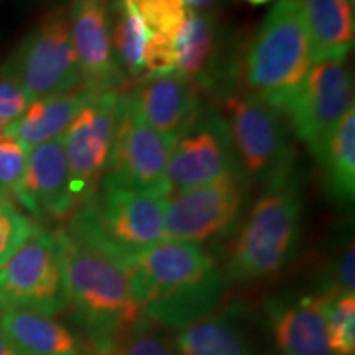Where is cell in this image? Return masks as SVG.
Masks as SVG:
<instances>
[{
	"label": "cell",
	"instance_id": "1",
	"mask_svg": "<svg viewBox=\"0 0 355 355\" xmlns=\"http://www.w3.org/2000/svg\"><path fill=\"white\" fill-rule=\"evenodd\" d=\"M146 319L170 327L201 321L219 304L224 277L199 243L162 241L123 263Z\"/></svg>",
	"mask_w": 355,
	"mask_h": 355
},
{
	"label": "cell",
	"instance_id": "2",
	"mask_svg": "<svg viewBox=\"0 0 355 355\" xmlns=\"http://www.w3.org/2000/svg\"><path fill=\"white\" fill-rule=\"evenodd\" d=\"M60 235L68 303L78 311L94 344L109 343L145 324L122 261L92 239L69 230H60Z\"/></svg>",
	"mask_w": 355,
	"mask_h": 355
},
{
	"label": "cell",
	"instance_id": "3",
	"mask_svg": "<svg viewBox=\"0 0 355 355\" xmlns=\"http://www.w3.org/2000/svg\"><path fill=\"white\" fill-rule=\"evenodd\" d=\"M313 64L298 0H278L234 64L239 89L283 112Z\"/></svg>",
	"mask_w": 355,
	"mask_h": 355
},
{
	"label": "cell",
	"instance_id": "4",
	"mask_svg": "<svg viewBox=\"0 0 355 355\" xmlns=\"http://www.w3.org/2000/svg\"><path fill=\"white\" fill-rule=\"evenodd\" d=\"M166 196L101 180L94 198L79 204L64 230L92 239L125 263L163 241Z\"/></svg>",
	"mask_w": 355,
	"mask_h": 355
},
{
	"label": "cell",
	"instance_id": "5",
	"mask_svg": "<svg viewBox=\"0 0 355 355\" xmlns=\"http://www.w3.org/2000/svg\"><path fill=\"white\" fill-rule=\"evenodd\" d=\"M301 234V193L296 178L261 191L235 239L227 277L254 282L273 277L290 263Z\"/></svg>",
	"mask_w": 355,
	"mask_h": 355
},
{
	"label": "cell",
	"instance_id": "6",
	"mask_svg": "<svg viewBox=\"0 0 355 355\" xmlns=\"http://www.w3.org/2000/svg\"><path fill=\"white\" fill-rule=\"evenodd\" d=\"M220 115L229 128L239 170L248 186L261 189L293 178L295 148L283 114L234 84L220 89Z\"/></svg>",
	"mask_w": 355,
	"mask_h": 355
},
{
	"label": "cell",
	"instance_id": "7",
	"mask_svg": "<svg viewBox=\"0 0 355 355\" xmlns=\"http://www.w3.org/2000/svg\"><path fill=\"white\" fill-rule=\"evenodd\" d=\"M0 74L19 84L32 101L68 94L81 87L68 7L60 6L44 13L3 61Z\"/></svg>",
	"mask_w": 355,
	"mask_h": 355
},
{
	"label": "cell",
	"instance_id": "8",
	"mask_svg": "<svg viewBox=\"0 0 355 355\" xmlns=\"http://www.w3.org/2000/svg\"><path fill=\"white\" fill-rule=\"evenodd\" d=\"M68 304L60 230L35 229L0 266V309H32L55 316Z\"/></svg>",
	"mask_w": 355,
	"mask_h": 355
},
{
	"label": "cell",
	"instance_id": "9",
	"mask_svg": "<svg viewBox=\"0 0 355 355\" xmlns=\"http://www.w3.org/2000/svg\"><path fill=\"white\" fill-rule=\"evenodd\" d=\"M347 56L332 55L314 60L282 112L316 159L321 158L327 140L344 115L354 107V81Z\"/></svg>",
	"mask_w": 355,
	"mask_h": 355
},
{
	"label": "cell",
	"instance_id": "10",
	"mask_svg": "<svg viewBox=\"0 0 355 355\" xmlns=\"http://www.w3.org/2000/svg\"><path fill=\"white\" fill-rule=\"evenodd\" d=\"M175 140L146 123L130 96H119L117 123L107 168L102 180L168 196L166 168Z\"/></svg>",
	"mask_w": 355,
	"mask_h": 355
},
{
	"label": "cell",
	"instance_id": "11",
	"mask_svg": "<svg viewBox=\"0 0 355 355\" xmlns=\"http://www.w3.org/2000/svg\"><path fill=\"white\" fill-rule=\"evenodd\" d=\"M119 96V91L92 92L63 133L71 191L78 206L96 196L107 168L117 123Z\"/></svg>",
	"mask_w": 355,
	"mask_h": 355
},
{
	"label": "cell",
	"instance_id": "12",
	"mask_svg": "<svg viewBox=\"0 0 355 355\" xmlns=\"http://www.w3.org/2000/svg\"><path fill=\"white\" fill-rule=\"evenodd\" d=\"M248 184L225 176L166 196L163 241L201 243L227 232L242 214Z\"/></svg>",
	"mask_w": 355,
	"mask_h": 355
},
{
	"label": "cell",
	"instance_id": "13",
	"mask_svg": "<svg viewBox=\"0 0 355 355\" xmlns=\"http://www.w3.org/2000/svg\"><path fill=\"white\" fill-rule=\"evenodd\" d=\"M225 176H242L229 128L219 112L204 110L201 119L173 145L166 168L168 196Z\"/></svg>",
	"mask_w": 355,
	"mask_h": 355
},
{
	"label": "cell",
	"instance_id": "14",
	"mask_svg": "<svg viewBox=\"0 0 355 355\" xmlns=\"http://www.w3.org/2000/svg\"><path fill=\"white\" fill-rule=\"evenodd\" d=\"M68 15L83 86L94 91L125 86L114 58L112 0H69Z\"/></svg>",
	"mask_w": 355,
	"mask_h": 355
},
{
	"label": "cell",
	"instance_id": "15",
	"mask_svg": "<svg viewBox=\"0 0 355 355\" xmlns=\"http://www.w3.org/2000/svg\"><path fill=\"white\" fill-rule=\"evenodd\" d=\"M127 94L150 127L175 141L204 114L201 91L178 71L145 74Z\"/></svg>",
	"mask_w": 355,
	"mask_h": 355
},
{
	"label": "cell",
	"instance_id": "16",
	"mask_svg": "<svg viewBox=\"0 0 355 355\" xmlns=\"http://www.w3.org/2000/svg\"><path fill=\"white\" fill-rule=\"evenodd\" d=\"M15 202L38 220H64L76 211L63 137L28 150L25 178Z\"/></svg>",
	"mask_w": 355,
	"mask_h": 355
},
{
	"label": "cell",
	"instance_id": "17",
	"mask_svg": "<svg viewBox=\"0 0 355 355\" xmlns=\"http://www.w3.org/2000/svg\"><path fill=\"white\" fill-rule=\"evenodd\" d=\"M176 71L199 91H220L234 83V63L225 61L224 42L216 17L191 8L175 38Z\"/></svg>",
	"mask_w": 355,
	"mask_h": 355
},
{
	"label": "cell",
	"instance_id": "18",
	"mask_svg": "<svg viewBox=\"0 0 355 355\" xmlns=\"http://www.w3.org/2000/svg\"><path fill=\"white\" fill-rule=\"evenodd\" d=\"M268 316L282 355H332L326 334V298L272 301Z\"/></svg>",
	"mask_w": 355,
	"mask_h": 355
},
{
	"label": "cell",
	"instance_id": "19",
	"mask_svg": "<svg viewBox=\"0 0 355 355\" xmlns=\"http://www.w3.org/2000/svg\"><path fill=\"white\" fill-rule=\"evenodd\" d=\"M92 92L94 89L81 86L68 94L30 101L19 121L13 122L3 135L12 137L28 150L63 137Z\"/></svg>",
	"mask_w": 355,
	"mask_h": 355
},
{
	"label": "cell",
	"instance_id": "20",
	"mask_svg": "<svg viewBox=\"0 0 355 355\" xmlns=\"http://www.w3.org/2000/svg\"><path fill=\"white\" fill-rule=\"evenodd\" d=\"M0 327L20 355H79L76 337L38 311L0 309Z\"/></svg>",
	"mask_w": 355,
	"mask_h": 355
},
{
	"label": "cell",
	"instance_id": "21",
	"mask_svg": "<svg viewBox=\"0 0 355 355\" xmlns=\"http://www.w3.org/2000/svg\"><path fill=\"white\" fill-rule=\"evenodd\" d=\"M313 50V61L349 55L354 48V6L347 0H298Z\"/></svg>",
	"mask_w": 355,
	"mask_h": 355
},
{
	"label": "cell",
	"instance_id": "22",
	"mask_svg": "<svg viewBox=\"0 0 355 355\" xmlns=\"http://www.w3.org/2000/svg\"><path fill=\"white\" fill-rule=\"evenodd\" d=\"M322 186L332 201L352 204L355 196V110L344 115L318 159Z\"/></svg>",
	"mask_w": 355,
	"mask_h": 355
},
{
	"label": "cell",
	"instance_id": "23",
	"mask_svg": "<svg viewBox=\"0 0 355 355\" xmlns=\"http://www.w3.org/2000/svg\"><path fill=\"white\" fill-rule=\"evenodd\" d=\"M117 15L112 21V48L115 64L123 79L139 81L145 74V46L148 42V32L139 17L121 0L115 3Z\"/></svg>",
	"mask_w": 355,
	"mask_h": 355
},
{
	"label": "cell",
	"instance_id": "24",
	"mask_svg": "<svg viewBox=\"0 0 355 355\" xmlns=\"http://www.w3.org/2000/svg\"><path fill=\"white\" fill-rule=\"evenodd\" d=\"M181 355H250L241 336L222 318H204L176 337Z\"/></svg>",
	"mask_w": 355,
	"mask_h": 355
},
{
	"label": "cell",
	"instance_id": "25",
	"mask_svg": "<svg viewBox=\"0 0 355 355\" xmlns=\"http://www.w3.org/2000/svg\"><path fill=\"white\" fill-rule=\"evenodd\" d=\"M135 13L150 35L175 40L188 19L191 7L186 0H122Z\"/></svg>",
	"mask_w": 355,
	"mask_h": 355
},
{
	"label": "cell",
	"instance_id": "26",
	"mask_svg": "<svg viewBox=\"0 0 355 355\" xmlns=\"http://www.w3.org/2000/svg\"><path fill=\"white\" fill-rule=\"evenodd\" d=\"M324 296V295H322ZM326 298V334L332 355H355L354 293Z\"/></svg>",
	"mask_w": 355,
	"mask_h": 355
},
{
	"label": "cell",
	"instance_id": "27",
	"mask_svg": "<svg viewBox=\"0 0 355 355\" xmlns=\"http://www.w3.org/2000/svg\"><path fill=\"white\" fill-rule=\"evenodd\" d=\"M37 227L19 204L0 191V266L19 250Z\"/></svg>",
	"mask_w": 355,
	"mask_h": 355
},
{
	"label": "cell",
	"instance_id": "28",
	"mask_svg": "<svg viewBox=\"0 0 355 355\" xmlns=\"http://www.w3.org/2000/svg\"><path fill=\"white\" fill-rule=\"evenodd\" d=\"M92 355H171L166 344L145 327H137L117 339L104 344H94Z\"/></svg>",
	"mask_w": 355,
	"mask_h": 355
},
{
	"label": "cell",
	"instance_id": "29",
	"mask_svg": "<svg viewBox=\"0 0 355 355\" xmlns=\"http://www.w3.org/2000/svg\"><path fill=\"white\" fill-rule=\"evenodd\" d=\"M28 148L7 135H0V191L15 201L24 183Z\"/></svg>",
	"mask_w": 355,
	"mask_h": 355
},
{
	"label": "cell",
	"instance_id": "30",
	"mask_svg": "<svg viewBox=\"0 0 355 355\" xmlns=\"http://www.w3.org/2000/svg\"><path fill=\"white\" fill-rule=\"evenodd\" d=\"M30 97L19 84L0 74V135H3L13 122L28 107Z\"/></svg>",
	"mask_w": 355,
	"mask_h": 355
},
{
	"label": "cell",
	"instance_id": "31",
	"mask_svg": "<svg viewBox=\"0 0 355 355\" xmlns=\"http://www.w3.org/2000/svg\"><path fill=\"white\" fill-rule=\"evenodd\" d=\"M144 61L146 74H163L176 71L175 40L148 33Z\"/></svg>",
	"mask_w": 355,
	"mask_h": 355
},
{
	"label": "cell",
	"instance_id": "32",
	"mask_svg": "<svg viewBox=\"0 0 355 355\" xmlns=\"http://www.w3.org/2000/svg\"><path fill=\"white\" fill-rule=\"evenodd\" d=\"M0 355H20L19 350L13 347L7 336L3 334L2 327H0Z\"/></svg>",
	"mask_w": 355,
	"mask_h": 355
},
{
	"label": "cell",
	"instance_id": "33",
	"mask_svg": "<svg viewBox=\"0 0 355 355\" xmlns=\"http://www.w3.org/2000/svg\"><path fill=\"white\" fill-rule=\"evenodd\" d=\"M216 0H186L189 7H193V10H199V12H206Z\"/></svg>",
	"mask_w": 355,
	"mask_h": 355
},
{
	"label": "cell",
	"instance_id": "34",
	"mask_svg": "<svg viewBox=\"0 0 355 355\" xmlns=\"http://www.w3.org/2000/svg\"><path fill=\"white\" fill-rule=\"evenodd\" d=\"M245 2L252 3V6H265V3H268L270 0H245Z\"/></svg>",
	"mask_w": 355,
	"mask_h": 355
},
{
	"label": "cell",
	"instance_id": "35",
	"mask_svg": "<svg viewBox=\"0 0 355 355\" xmlns=\"http://www.w3.org/2000/svg\"><path fill=\"white\" fill-rule=\"evenodd\" d=\"M347 2H349V3H352V6H354V2H355V0H347Z\"/></svg>",
	"mask_w": 355,
	"mask_h": 355
}]
</instances>
